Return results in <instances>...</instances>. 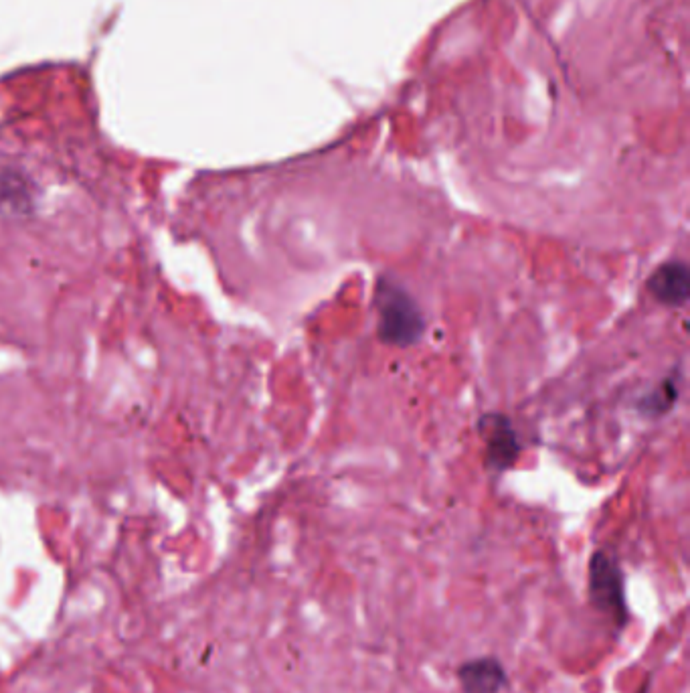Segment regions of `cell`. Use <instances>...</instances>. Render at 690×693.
<instances>
[{
    "label": "cell",
    "mask_w": 690,
    "mask_h": 693,
    "mask_svg": "<svg viewBox=\"0 0 690 693\" xmlns=\"http://www.w3.org/2000/svg\"><path fill=\"white\" fill-rule=\"evenodd\" d=\"M377 333L385 345L409 347L425 331V321L413 296L387 278L377 282Z\"/></svg>",
    "instance_id": "obj_1"
},
{
    "label": "cell",
    "mask_w": 690,
    "mask_h": 693,
    "mask_svg": "<svg viewBox=\"0 0 690 693\" xmlns=\"http://www.w3.org/2000/svg\"><path fill=\"white\" fill-rule=\"evenodd\" d=\"M589 600L595 610L610 616L618 629L628 625V602L624 572L614 556L595 552L589 560Z\"/></svg>",
    "instance_id": "obj_2"
},
{
    "label": "cell",
    "mask_w": 690,
    "mask_h": 693,
    "mask_svg": "<svg viewBox=\"0 0 690 693\" xmlns=\"http://www.w3.org/2000/svg\"><path fill=\"white\" fill-rule=\"evenodd\" d=\"M480 434L486 442V465L502 473L521 456V440L512 422L502 414H488L480 420Z\"/></svg>",
    "instance_id": "obj_3"
},
{
    "label": "cell",
    "mask_w": 690,
    "mask_h": 693,
    "mask_svg": "<svg viewBox=\"0 0 690 693\" xmlns=\"http://www.w3.org/2000/svg\"><path fill=\"white\" fill-rule=\"evenodd\" d=\"M646 290L664 306H684L690 292L688 266L680 260L660 264L648 278Z\"/></svg>",
    "instance_id": "obj_4"
},
{
    "label": "cell",
    "mask_w": 690,
    "mask_h": 693,
    "mask_svg": "<svg viewBox=\"0 0 690 693\" xmlns=\"http://www.w3.org/2000/svg\"><path fill=\"white\" fill-rule=\"evenodd\" d=\"M458 683L464 693H500L508 675L496 657H478L458 667Z\"/></svg>",
    "instance_id": "obj_5"
},
{
    "label": "cell",
    "mask_w": 690,
    "mask_h": 693,
    "mask_svg": "<svg viewBox=\"0 0 690 693\" xmlns=\"http://www.w3.org/2000/svg\"><path fill=\"white\" fill-rule=\"evenodd\" d=\"M31 187L15 171L0 169V203L13 207L15 211H31Z\"/></svg>",
    "instance_id": "obj_6"
},
{
    "label": "cell",
    "mask_w": 690,
    "mask_h": 693,
    "mask_svg": "<svg viewBox=\"0 0 690 693\" xmlns=\"http://www.w3.org/2000/svg\"><path fill=\"white\" fill-rule=\"evenodd\" d=\"M678 398V390H676V381H664L658 390H654L642 404V408L646 412L652 414H662L666 410L672 408V404Z\"/></svg>",
    "instance_id": "obj_7"
},
{
    "label": "cell",
    "mask_w": 690,
    "mask_h": 693,
    "mask_svg": "<svg viewBox=\"0 0 690 693\" xmlns=\"http://www.w3.org/2000/svg\"><path fill=\"white\" fill-rule=\"evenodd\" d=\"M648 687H650V679H646V681H644V685H642V689H640L638 693H648Z\"/></svg>",
    "instance_id": "obj_8"
}]
</instances>
